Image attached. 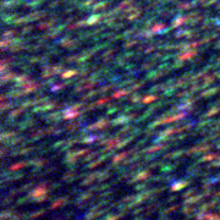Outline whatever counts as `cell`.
<instances>
[{"label": "cell", "instance_id": "1", "mask_svg": "<svg viewBox=\"0 0 220 220\" xmlns=\"http://www.w3.org/2000/svg\"><path fill=\"white\" fill-rule=\"evenodd\" d=\"M119 218H121V216H120V214H119V215H111V214H110V215L105 216V218H104V220H117Z\"/></svg>", "mask_w": 220, "mask_h": 220}, {"label": "cell", "instance_id": "3", "mask_svg": "<svg viewBox=\"0 0 220 220\" xmlns=\"http://www.w3.org/2000/svg\"><path fill=\"white\" fill-rule=\"evenodd\" d=\"M190 210H191L190 208H185V209H183V213H186V214H187V213H188Z\"/></svg>", "mask_w": 220, "mask_h": 220}, {"label": "cell", "instance_id": "4", "mask_svg": "<svg viewBox=\"0 0 220 220\" xmlns=\"http://www.w3.org/2000/svg\"><path fill=\"white\" fill-rule=\"evenodd\" d=\"M141 210H142V209H137V210H135V214H137V213H139V212H141Z\"/></svg>", "mask_w": 220, "mask_h": 220}, {"label": "cell", "instance_id": "2", "mask_svg": "<svg viewBox=\"0 0 220 220\" xmlns=\"http://www.w3.org/2000/svg\"><path fill=\"white\" fill-rule=\"evenodd\" d=\"M43 213H44V210H43V209H42V210H39V212H35V213H34L31 218H38V216H39L41 214H43Z\"/></svg>", "mask_w": 220, "mask_h": 220}]
</instances>
